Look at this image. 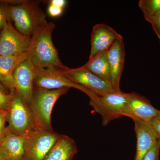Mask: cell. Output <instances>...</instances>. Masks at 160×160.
Masks as SVG:
<instances>
[{"label": "cell", "mask_w": 160, "mask_h": 160, "mask_svg": "<svg viewBox=\"0 0 160 160\" xmlns=\"http://www.w3.org/2000/svg\"><path fill=\"white\" fill-rule=\"evenodd\" d=\"M55 28L54 23L47 22L32 36L29 57L37 68H60L64 66L52 42Z\"/></svg>", "instance_id": "cell-1"}, {"label": "cell", "mask_w": 160, "mask_h": 160, "mask_svg": "<svg viewBox=\"0 0 160 160\" xmlns=\"http://www.w3.org/2000/svg\"><path fill=\"white\" fill-rule=\"evenodd\" d=\"M9 15L18 31L32 37L36 31L47 22L46 15L39 2L35 1H12Z\"/></svg>", "instance_id": "cell-2"}, {"label": "cell", "mask_w": 160, "mask_h": 160, "mask_svg": "<svg viewBox=\"0 0 160 160\" xmlns=\"http://www.w3.org/2000/svg\"><path fill=\"white\" fill-rule=\"evenodd\" d=\"M69 88L47 89L34 87L29 107L32 113L36 129L53 132L51 114L55 104Z\"/></svg>", "instance_id": "cell-3"}, {"label": "cell", "mask_w": 160, "mask_h": 160, "mask_svg": "<svg viewBox=\"0 0 160 160\" xmlns=\"http://www.w3.org/2000/svg\"><path fill=\"white\" fill-rule=\"evenodd\" d=\"M10 93L12 98L8 109L7 128L13 134L26 136L36 129L32 113L28 104L16 90Z\"/></svg>", "instance_id": "cell-4"}, {"label": "cell", "mask_w": 160, "mask_h": 160, "mask_svg": "<svg viewBox=\"0 0 160 160\" xmlns=\"http://www.w3.org/2000/svg\"><path fill=\"white\" fill-rule=\"evenodd\" d=\"M129 96V93L122 90L104 95L97 94L90 99L89 104L102 117L103 126H106L111 121L122 117V110Z\"/></svg>", "instance_id": "cell-5"}, {"label": "cell", "mask_w": 160, "mask_h": 160, "mask_svg": "<svg viewBox=\"0 0 160 160\" xmlns=\"http://www.w3.org/2000/svg\"><path fill=\"white\" fill-rule=\"evenodd\" d=\"M59 136L54 131L38 129L26 135L21 160H43Z\"/></svg>", "instance_id": "cell-6"}, {"label": "cell", "mask_w": 160, "mask_h": 160, "mask_svg": "<svg viewBox=\"0 0 160 160\" xmlns=\"http://www.w3.org/2000/svg\"><path fill=\"white\" fill-rule=\"evenodd\" d=\"M31 44V37L18 31L9 21L0 32V56L23 55L29 52Z\"/></svg>", "instance_id": "cell-7"}, {"label": "cell", "mask_w": 160, "mask_h": 160, "mask_svg": "<svg viewBox=\"0 0 160 160\" xmlns=\"http://www.w3.org/2000/svg\"><path fill=\"white\" fill-rule=\"evenodd\" d=\"M58 69L72 82L82 86L98 95H104L118 91L82 66L72 69L64 66Z\"/></svg>", "instance_id": "cell-8"}, {"label": "cell", "mask_w": 160, "mask_h": 160, "mask_svg": "<svg viewBox=\"0 0 160 160\" xmlns=\"http://www.w3.org/2000/svg\"><path fill=\"white\" fill-rule=\"evenodd\" d=\"M34 86L47 89L71 88L79 89L93 98L96 93L80 85L72 82L60 71L58 68H38Z\"/></svg>", "instance_id": "cell-9"}, {"label": "cell", "mask_w": 160, "mask_h": 160, "mask_svg": "<svg viewBox=\"0 0 160 160\" xmlns=\"http://www.w3.org/2000/svg\"><path fill=\"white\" fill-rule=\"evenodd\" d=\"M37 68L28 57L19 64L13 72L15 90L28 106L34 89Z\"/></svg>", "instance_id": "cell-10"}, {"label": "cell", "mask_w": 160, "mask_h": 160, "mask_svg": "<svg viewBox=\"0 0 160 160\" xmlns=\"http://www.w3.org/2000/svg\"><path fill=\"white\" fill-rule=\"evenodd\" d=\"M160 111L153 107L148 99L133 92L129 93L128 101L122 110V116L131 118L133 121L150 123Z\"/></svg>", "instance_id": "cell-11"}, {"label": "cell", "mask_w": 160, "mask_h": 160, "mask_svg": "<svg viewBox=\"0 0 160 160\" xmlns=\"http://www.w3.org/2000/svg\"><path fill=\"white\" fill-rule=\"evenodd\" d=\"M123 37L110 26L98 24L92 28L91 33V51L89 60L103 51H107L116 40Z\"/></svg>", "instance_id": "cell-12"}, {"label": "cell", "mask_w": 160, "mask_h": 160, "mask_svg": "<svg viewBox=\"0 0 160 160\" xmlns=\"http://www.w3.org/2000/svg\"><path fill=\"white\" fill-rule=\"evenodd\" d=\"M137 137L136 152L134 160H142L160 137L149 122L134 121Z\"/></svg>", "instance_id": "cell-13"}, {"label": "cell", "mask_w": 160, "mask_h": 160, "mask_svg": "<svg viewBox=\"0 0 160 160\" xmlns=\"http://www.w3.org/2000/svg\"><path fill=\"white\" fill-rule=\"evenodd\" d=\"M125 44L123 38L115 41L107 51V56L110 66L112 83L113 89L120 91V80L124 69L125 58Z\"/></svg>", "instance_id": "cell-14"}, {"label": "cell", "mask_w": 160, "mask_h": 160, "mask_svg": "<svg viewBox=\"0 0 160 160\" xmlns=\"http://www.w3.org/2000/svg\"><path fill=\"white\" fill-rule=\"evenodd\" d=\"M78 152L75 140L68 136L60 134L43 160H72Z\"/></svg>", "instance_id": "cell-15"}, {"label": "cell", "mask_w": 160, "mask_h": 160, "mask_svg": "<svg viewBox=\"0 0 160 160\" xmlns=\"http://www.w3.org/2000/svg\"><path fill=\"white\" fill-rule=\"evenodd\" d=\"M29 56V52L20 56H0V82L9 93L15 91L13 72L17 66Z\"/></svg>", "instance_id": "cell-16"}, {"label": "cell", "mask_w": 160, "mask_h": 160, "mask_svg": "<svg viewBox=\"0 0 160 160\" xmlns=\"http://www.w3.org/2000/svg\"><path fill=\"white\" fill-rule=\"evenodd\" d=\"M26 136L13 134L6 127V136L0 143V150L6 160H22Z\"/></svg>", "instance_id": "cell-17"}, {"label": "cell", "mask_w": 160, "mask_h": 160, "mask_svg": "<svg viewBox=\"0 0 160 160\" xmlns=\"http://www.w3.org/2000/svg\"><path fill=\"white\" fill-rule=\"evenodd\" d=\"M82 66L112 86L107 51L102 52L96 55Z\"/></svg>", "instance_id": "cell-18"}, {"label": "cell", "mask_w": 160, "mask_h": 160, "mask_svg": "<svg viewBox=\"0 0 160 160\" xmlns=\"http://www.w3.org/2000/svg\"><path fill=\"white\" fill-rule=\"evenodd\" d=\"M138 6L144 18L150 23L160 12V0H140Z\"/></svg>", "instance_id": "cell-19"}, {"label": "cell", "mask_w": 160, "mask_h": 160, "mask_svg": "<svg viewBox=\"0 0 160 160\" xmlns=\"http://www.w3.org/2000/svg\"><path fill=\"white\" fill-rule=\"evenodd\" d=\"M12 1H0V31L10 19L9 12V4Z\"/></svg>", "instance_id": "cell-20"}, {"label": "cell", "mask_w": 160, "mask_h": 160, "mask_svg": "<svg viewBox=\"0 0 160 160\" xmlns=\"http://www.w3.org/2000/svg\"><path fill=\"white\" fill-rule=\"evenodd\" d=\"M160 139L145 154L142 160H159Z\"/></svg>", "instance_id": "cell-21"}, {"label": "cell", "mask_w": 160, "mask_h": 160, "mask_svg": "<svg viewBox=\"0 0 160 160\" xmlns=\"http://www.w3.org/2000/svg\"><path fill=\"white\" fill-rule=\"evenodd\" d=\"M12 95L0 89V111L8 110L11 105Z\"/></svg>", "instance_id": "cell-22"}, {"label": "cell", "mask_w": 160, "mask_h": 160, "mask_svg": "<svg viewBox=\"0 0 160 160\" xmlns=\"http://www.w3.org/2000/svg\"><path fill=\"white\" fill-rule=\"evenodd\" d=\"M8 110L0 111V143L5 137L6 133V127Z\"/></svg>", "instance_id": "cell-23"}, {"label": "cell", "mask_w": 160, "mask_h": 160, "mask_svg": "<svg viewBox=\"0 0 160 160\" xmlns=\"http://www.w3.org/2000/svg\"><path fill=\"white\" fill-rule=\"evenodd\" d=\"M64 9L60 7L49 4L47 8V13L52 18H58L61 16L63 13Z\"/></svg>", "instance_id": "cell-24"}, {"label": "cell", "mask_w": 160, "mask_h": 160, "mask_svg": "<svg viewBox=\"0 0 160 160\" xmlns=\"http://www.w3.org/2000/svg\"><path fill=\"white\" fill-rule=\"evenodd\" d=\"M150 24L155 33L157 36L160 43V12L152 20Z\"/></svg>", "instance_id": "cell-25"}, {"label": "cell", "mask_w": 160, "mask_h": 160, "mask_svg": "<svg viewBox=\"0 0 160 160\" xmlns=\"http://www.w3.org/2000/svg\"><path fill=\"white\" fill-rule=\"evenodd\" d=\"M155 131L160 137V111L158 114L150 122Z\"/></svg>", "instance_id": "cell-26"}, {"label": "cell", "mask_w": 160, "mask_h": 160, "mask_svg": "<svg viewBox=\"0 0 160 160\" xmlns=\"http://www.w3.org/2000/svg\"><path fill=\"white\" fill-rule=\"evenodd\" d=\"M49 4L64 9L67 4V1L66 0H51L49 2Z\"/></svg>", "instance_id": "cell-27"}, {"label": "cell", "mask_w": 160, "mask_h": 160, "mask_svg": "<svg viewBox=\"0 0 160 160\" xmlns=\"http://www.w3.org/2000/svg\"><path fill=\"white\" fill-rule=\"evenodd\" d=\"M0 89H1V90H2L3 91L5 92H6V93H9V92H8V90H7V89H6V88H5V87H4V86H3L2 85V83H1V82H0Z\"/></svg>", "instance_id": "cell-28"}, {"label": "cell", "mask_w": 160, "mask_h": 160, "mask_svg": "<svg viewBox=\"0 0 160 160\" xmlns=\"http://www.w3.org/2000/svg\"><path fill=\"white\" fill-rule=\"evenodd\" d=\"M0 160H6V158L1 152V150H0Z\"/></svg>", "instance_id": "cell-29"}, {"label": "cell", "mask_w": 160, "mask_h": 160, "mask_svg": "<svg viewBox=\"0 0 160 160\" xmlns=\"http://www.w3.org/2000/svg\"><path fill=\"white\" fill-rule=\"evenodd\" d=\"M1 111H2V110H1Z\"/></svg>", "instance_id": "cell-30"}]
</instances>
